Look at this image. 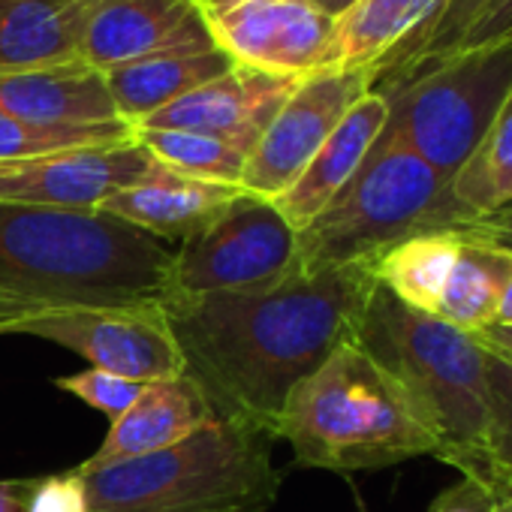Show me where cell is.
I'll use <instances>...</instances> for the list:
<instances>
[{
	"label": "cell",
	"mask_w": 512,
	"mask_h": 512,
	"mask_svg": "<svg viewBox=\"0 0 512 512\" xmlns=\"http://www.w3.org/2000/svg\"><path fill=\"white\" fill-rule=\"evenodd\" d=\"M374 287L371 263H353L260 293L166 296L160 308L211 413L278 437L290 392L356 338Z\"/></svg>",
	"instance_id": "cell-1"
},
{
	"label": "cell",
	"mask_w": 512,
	"mask_h": 512,
	"mask_svg": "<svg viewBox=\"0 0 512 512\" xmlns=\"http://www.w3.org/2000/svg\"><path fill=\"white\" fill-rule=\"evenodd\" d=\"M172 247L100 208L0 202V317L163 302Z\"/></svg>",
	"instance_id": "cell-2"
},
{
	"label": "cell",
	"mask_w": 512,
	"mask_h": 512,
	"mask_svg": "<svg viewBox=\"0 0 512 512\" xmlns=\"http://www.w3.org/2000/svg\"><path fill=\"white\" fill-rule=\"evenodd\" d=\"M353 344L407 392L434 437V458L491 488L485 347L470 332L410 311L383 287H374Z\"/></svg>",
	"instance_id": "cell-3"
},
{
	"label": "cell",
	"mask_w": 512,
	"mask_h": 512,
	"mask_svg": "<svg viewBox=\"0 0 512 512\" xmlns=\"http://www.w3.org/2000/svg\"><path fill=\"white\" fill-rule=\"evenodd\" d=\"M278 437L299 467L332 473L380 470L437 449L398 380L353 341L290 392Z\"/></svg>",
	"instance_id": "cell-4"
},
{
	"label": "cell",
	"mask_w": 512,
	"mask_h": 512,
	"mask_svg": "<svg viewBox=\"0 0 512 512\" xmlns=\"http://www.w3.org/2000/svg\"><path fill=\"white\" fill-rule=\"evenodd\" d=\"M272 443L266 431L214 416L178 446L73 473L91 512H266L281 488Z\"/></svg>",
	"instance_id": "cell-5"
},
{
	"label": "cell",
	"mask_w": 512,
	"mask_h": 512,
	"mask_svg": "<svg viewBox=\"0 0 512 512\" xmlns=\"http://www.w3.org/2000/svg\"><path fill=\"white\" fill-rule=\"evenodd\" d=\"M464 214L449 178L392 133H380L341 193L299 229V272L374 263L392 244L437 229H458Z\"/></svg>",
	"instance_id": "cell-6"
},
{
	"label": "cell",
	"mask_w": 512,
	"mask_h": 512,
	"mask_svg": "<svg viewBox=\"0 0 512 512\" xmlns=\"http://www.w3.org/2000/svg\"><path fill=\"white\" fill-rule=\"evenodd\" d=\"M371 91L389 106L383 130L452 178L512 94V34L386 76Z\"/></svg>",
	"instance_id": "cell-7"
},
{
	"label": "cell",
	"mask_w": 512,
	"mask_h": 512,
	"mask_svg": "<svg viewBox=\"0 0 512 512\" xmlns=\"http://www.w3.org/2000/svg\"><path fill=\"white\" fill-rule=\"evenodd\" d=\"M299 263V232L272 199L238 193L220 217L172 250L169 296L260 293Z\"/></svg>",
	"instance_id": "cell-8"
},
{
	"label": "cell",
	"mask_w": 512,
	"mask_h": 512,
	"mask_svg": "<svg viewBox=\"0 0 512 512\" xmlns=\"http://www.w3.org/2000/svg\"><path fill=\"white\" fill-rule=\"evenodd\" d=\"M0 335H31L61 344L97 371L133 383L184 374L178 344L160 302L127 308H37L0 317Z\"/></svg>",
	"instance_id": "cell-9"
},
{
	"label": "cell",
	"mask_w": 512,
	"mask_h": 512,
	"mask_svg": "<svg viewBox=\"0 0 512 512\" xmlns=\"http://www.w3.org/2000/svg\"><path fill=\"white\" fill-rule=\"evenodd\" d=\"M199 10L214 46L235 67L281 79L332 70L335 19L314 0H229Z\"/></svg>",
	"instance_id": "cell-10"
},
{
	"label": "cell",
	"mask_w": 512,
	"mask_h": 512,
	"mask_svg": "<svg viewBox=\"0 0 512 512\" xmlns=\"http://www.w3.org/2000/svg\"><path fill=\"white\" fill-rule=\"evenodd\" d=\"M374 88L368 70H323L296 85L244 163L241 190L278 199L296 184L341 118Z\"/></svg>",
	"instance_id": "cell-11"
},
{
	"label": "cell",
	"mask_w": 512,
	"mask_h": 512,
	"mask_svg": "<svg viewBox=\"0 0 512 512\" xmlns=\"http://www.w3.org/2000/svg\"><path fill=\"white\" fill-rule=\"evenodd\" d=\"M160 166L136 139L0 163V202L94 211L118 190L148 181Z\"/></svg>",
	"instance_id": "cell-12"
},
{
	"label": "cell",
	"mask_w": 512,
	"mask_h": 512,
	"mask_svg": "<svg viewBox=\"0 0 512 512\" xmlns=\"http://www.w3.org/2000/svg\"><path fill=\"white\" fill-rule=\"evenodd\" d=\"M299 82L302 79H281L260 70L232 67L214 82L148 115L136 127L199 133L250 154Z\"/></svg>",
	"instance_id": "cell-13"
},
{
	"label": "cell",
	"mask_w": 512,
	"mask_h": 512,
	"mask_svg": "<svg viewBox=\"0 0 512 512\" xmlns=\"http://www.w3.org/2000/svg\"><path fill=\"white\" fill-rule=\"evenodd\" d=\"M214 46L196 0H103L94 13L82 61L100 73L169 49Z\"/></svg>",
	"instance_id": "cell-14"
},
{
	"label": "cell",
	"mask_w": 512,
	"mask_h": 512,
	"mask_svg": "<svg viewBox=\"0 0 512 512\" xmlns=\"http://www.w3.org/2000/svg\"><path fill=\"white\" fill-rule=\"evenodd\" d=\"M0 112L34 127L115 124L106 76L85 61L0 73Z\"/></svg>",
	"instance_id": "cell-15"
},
{
	"label": "cell",
	"mask_w": 512,
	"mask_h": 512,
	"mask_svg": "<svg viewBox=\"0 0 512 512\" xmlns=\"http://www.w3.org/2000/svg\"><path fill=\"white\" fill-rule=\"evenodd\" d=\"M211 419L214 413L205 395L184 374L175 380L145 383L139 398L130 404V410L112 422L100 449L88 461H82L76 470L88 473V470L109 467L118 461L163 452L169 446L184 443L196 431H202Z\"/></svg>",
	"instance_id": "cell-16"
},
{
	"label": "cell",
	"mask_w": 512,
	"mask_h": 512,
	"mask_svg": "<svg viewBox=\"0 0 512 512\" xmlns=\"http://www.w3.org/2000/svg\"><path fill=\"white\" fill-rule=\"evenodd\" d=\"M449 0H356L335 19L332 70L380 73L407 58L440 19Z\"/></svg>",
	"instance_id": "cell-17"
},
{
	"label": "cell",
	"mask_w": 512,
	"mask_h": 512,
	"mask_svg": "<svg viewBox=\"0 0 512 512\" xmlns=\"http://www.w3.org/2000/svg\"><path fill=\"white\" fill-rule=\"evenodd\" d=\"M386 118L389 106L377 91L359 97L353 109L341 118V124L332 130V136L323 142V148L314 154V160L305 166V172L296 178V184L278 199H272L296 232L305 229L356 175V169L380 139Z\"/></svg>",
	"instance_id": "cell-18"
},
{
	"label": "cell",
	"mask_w": 512,
	"mask_h": 512,
	"mask_svg": "<svg viewBox=\"0 0 512 512\" xmlns=\"http://www.w3.org/2000/svg\"><path fill=\"white\" fill-rule=\"evenodd\" d=\"M238 193L241 187L196 181L160 166V172H154L148 181L109 196L100 211L145 229L160 241L181 244L193 232L205 229L214 217H220Z\"/></svg>",
	"instance_id": "cell-19"
},
{
	"label": "cell",
	"mask_w": 512,
	"mask_h": 512,
	"mask_svg": "<svg viewBox=\"0 0 512 512\" xmlns=\"http://www.w3.org/2000/svg\"><path fill=\"white\" fill-rule=\"evenodd\" d=\"M103 0H0V73L82 61Z\"/></svg>",
	"instance_id": "cell-20"
},
{
	"label": "cell",
	"mask_w": 512,
	"mask_h": 512,
	"mask_svg": "<svg viewBox=\"0 0 512 512\" xmlns=\"http://www.w3.org/2000/svg\"><path fill=\"white\" fill-rule=\"evenodd\" d=\"M232 67L235 64L217 46H193V49H169L160 55L130 61L115 70H106L103 76L115 100L118 118L136 127L148 115L214 82Z\"/></svg>",
	"instance_id": "cell-21"
},
{
	"label": "cell",
	"mask_w": 512,
	"mask_h": 512,
	"mask_svg": "<svg viewBox=\"0 0 512 512\" xmlns=\"http://www.w3.org/2000/svg\"><path fill=\"white\" fill-rule=\"evenodd\" d=\"M461 250L458 229H437L410 235L371 263L377 287L392 293L410 311L437 317L446 281Z\"/></svg>",
	"instance_id": "cell-22"
},
{
	"label": "cell",
	"mask_w": 512,
	"mask_h": 512,
	"mask_svg": "<svg viewBox=\"0 0 512 512\" xmlns=\"http://www.w3.org/2000/svg\"><path fill=\"white\" fill-rule=\"evenodd\" d=\"M512 278V253L461 232V250L446 281L437 320L461 332H485L494 326L500 299Z\"/></svg>",
	"instance_id": "cell-23"
},
{
	"label": "cell",
	"mask_w": 512,
	"mask_h": 512,
	"mask_svg": "<svg viewBox=\"0 0 512 512\" xmlns=\"http://www.w3.org/2000/svg\"><path fill=\"white\" fill-rule=\"evenodd\" d=\"M449 196L464 214V223L512 205V94L473 154L449 178Z\"/></svg>",
	"instance_id": "cell-24"
},
{
	"label": "cell",
	"mask_w": 512,
	"mask_h": 512,
	"mask_svg": "<svg viewBox=\"0 0 512 512\" xmlns=\"http://www.w3.org/2000/svg\"><path fill=\"white\" fill-rule=\"evenodd\" d=\"M133 139L166 169L196 178V181H211V184H226V187H241L244 163L247 154L199 133H184V130H145L136 127Z\"/></svg>",
	"instance_id": "cell-25"
},
{
	"label": "cell",
	"mask_w": 512,
	"mask_h": 512,
	"mask_svg": "<svg viewBox=\"0 0 512 512\" xmlns=\"http://www.w3.org/2000/svg\"><path fill=\"white\" fill-rule=\"evenodd\" d=\"M133 142V127L127 121L97 124V127H34L0 112V163L31 160L70 148H100Z\"/></svg>",
	"instance_id": "cell-26"
},
{
	"label": "cell",
	"mask_w": 512,
	"mask_h": 512,
	"mask_svg": "<svg viewBox=\"0 0 512 512\" xmlns=\"http://www.w3.org/2000/svg\"><path fill=\"white\" fill-rule=\"evenodd\" d=\"M488 371V461H491V491L506 500L512 497V359L485 350Z\"/></svg>",
	"instance_id": "cell-27"
},
{
	"label": "cell",
	"mask_w": 512,
	"mask_h": 512,
	"mask_svg": "<svg viewBox=\"0 0 512 512\" xmlns=\"http://www.w3.org/2000/svg\"><path fill=\"white\" fill-rule=\"evenodd\" d=\"M488 4H491V0H449V4L443 7V13H440V19L434 22V28L425 34V40H422L407 58H401L395 67H389L386 73H380L377 82L386 79V76L410 73V70H416V67H422V64H431V61H437V58L452 55V52L458 49V43L464 40V34L470 31V25L479 19V13H482Z\"/></svg>",
	"instance_id": "cell-28"
},
{
	"label": "cell",
	"mask_w": 512,
	"mask_h": 512,
	"mask_svg": "<svg viewBox=\"0 0 512 512\" xmlns=\"http://www.w3.org/2000/svg\"><path fill=\"white\" fill-rule=\"evenodd\" d=\"M55 386L64 389V392H70V395H76V398H82L88 407L106 413L115 422L121 413L130 410V404L139 398V392H142L145 383H133V380L115 377L109 371L91 368V371H82V374L58 377Z\"/></svg>",
	"instance_id": "cell-29"
},
{
	"label": "cell",
	"mask_w": 512,
	"mask_h": 512,
	"mask_svg": "<svg viewBox=\"0 0 512 512\" xmlns=\"http://www.w3.org/2000/svg\"><path fill=\"white\" fill-rule=\"evenodd\" d=\"M22 512H91L82 479L70 473L25 482Z\"/></svg>",
	"instance_id": "cell-30"
},
{
	"label": "cell",
	"mask_w": 512,
	"mask_h": 512,
	"mask_svg": "<svg viewBox=\"0 0 512 512\" xmlns=\"http://www.w3.org/2000/svg\"><path fill=\"white\" fill-rule=\"evenodd\" d=\"M497 503H500V497L488 485L461 476L458 485L443 488L431 500V509L428 512H494Z\"/></svg>",
	"instance_id": "cell-31"
},
{
	"label": "cell",
	"mask_w": 512,
	"mask_h": 512,
	"mask_svg": "<svg viewBox=\"0 0 512 512\" xmlns=\"http://www.w3.org/2000/svg\"><path fill=\"white\" fill-rule=\"evenodd\" d=\"M509 34H512V0H491V4L479 13V19L470 25V31L458 43V49L485 46V43H494Z\"/></svg>",
	"instance_id": "cell-32"
},
{
	"label": "cell",
	"mask_w": 512,
	"mask_h": 512,
	"mask_svg": "<svg viewBox=\"0 0 512 512\" xmlns=\"http://www.w3.org/2000/svg\"><path fill=\"white\" fill-rule=\"evenodd\" d=\"M458 232L470 235V238H479L485 244H494V247H503L512 253V205L494 211V214H485V217H476V220H467L458 226Z\"/></svg>",
	"instance_id": "cell-33"
},
{
	"label": "cell",
	"mask_w": 512,
	"mask_h": 512,
	"mask_svg": "<svg viewBox=\"0 0 512 512\" xmlns=\"http://www.w3.org/2000/svg\"><path fill=\"white\" fill-rule=\"evenodd\" d=\"M473 338H476L485 350L512 356V329H506V326H491V329H485V332H476Z\"/></svg>",
	"instance_id": "cell-34"
},
{
	"label": "cell",
	"mask_w": 512,
	"mask_h": 512,
	"mask_svg": "<svg viewBox=\"0 0 512 512\" xmlns=\"http://www.w3.org/2000/svg\"><path fill=\"white\" fill-rule=\"evenodd\" d=\"M25 482H0V512H22Z\"/></svg>",
	"instance_id": "cell-35"
},
{
	"label": "cell",
	"mask_w": 512,
	"mask_h": 512,
	"mask_svg": "<svg viewBox=\"0 0 512 512\" xmlns=\"http://www.w3.org/2000/svg\"><path fill=\"white\" fill-rule=\"evenodd\" d=\"M494 326H506V329H512V278H509L506 293H503V299H500V308H497ZM488 329H491V326H488Z\"/></svg>",
	"instance_id": "cell-36"
},
{
	"label": "cell",
	"mask_w": 512,
	"mask_h": 512,
	"mask_svg": "<svg viewBox=\"0 0 512 512\" xmlns=\"http://www.w3.org/2000/svg\"><path fill=\"white\" fill-rule=\"evenodd\" d=\"M314 4H317L323 13H329L332 19H341V16L356 4V0H314Z\"/></svg>",
	"instance_id": "cell-37"
},
{
	"label": "cell",
	"mask_w": 512,
	"mask_h": 512,
	"mask_svg": "<svg viewBox=\"0 0 512 512\" xmlns=\"http://www.w3.org/2000/svg\"><path fill=\"white\" fill-rule=\"evenodd\" d=\"M494 512H512V497H506V500H500Z\"/></svg>",
	"instance_id": "cell-38"
},
{
	"label": "cell",
	"mask_w": 512,
	"mask_h": 512,
	"mask_svg": "<svg viewBox=\"0 0 512 512\" xmlns=\"http://www.w3.org/2000/svg\"><path fill=\"white\" fill-rule=\"evenodd\" d=\"M196 4H199V7H208V4H214V0H196Z\"/></svg>",
	"instance_id": "cell-39"
},
{
	"label": "cell",
	"mask_w": 512,
	"mask_h": 512,
	"mask_svg": "<svg viewBox=\"0 0 512 512\" xmlns=\"http://www.w3.org/2000/svg\"><path fill=\"white\" fill-rule=\"evenodd\" d=\"M214 4H229V0H214ZM214 4H208V7H214Z\"/></svg>",
	"instance_id": "cell-40"
},
{
	"label": "cell",
	"mask_w": 512,
	"mask_h": 512,
	"mask_svg": "<svg viewBox=\"0 0 512 512\" xmlns=\"http://www.w3.org/2000/svg\"><path fill=\"white\" fill-rule=\"evenodd\" d=\"M509 359H512V356H509Z\"/></svg>",
	"instance_id": "cell-41"
}]
</instances>
